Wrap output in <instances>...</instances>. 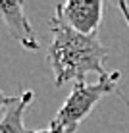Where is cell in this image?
Returning <instances> with one entry per match:
<instances>
[{
	"label": "cell",
	"mask_w": 129,
	"mask_h": 133,
	"mask_svg": "<svg viewBox=\"0 0 129 133\" xmlns=\"http://www.w3.org/2000/svg\"><path fill=\"white\" fill-rule=\"evenodd\" d=\"M52 41L46 50V60L54 73V85L60 87L67 81H83L87 73L106 75L108 48L96 35H81L73 31L64 19L54 14L50 21Z\"/></svg>",
	"instance_id": "1"
},
{
	"label": "cell",
	"mask_w": 129,
	"mask_h": 133,
	"mask_svg": "<svg viewBox=\"0 0 129 133\" xmlns=\"http://www.w3.org/2000/svg\"><path fill=\"white\" fill-rule=\"evenodd\" d=\"M118 81H119V71L106 73L96 83L77 81L73 85L71 93L67 95L66 102L62 104L54 120L50 122V125L62 133H75L81 122L93 112L96 104L104 97H110L118 91Z\"/></svg>",
	"instance_id": "2"
},
{
	"label": "cell",
	"mask_w": 129,
	"mask_h": 133,
	"mask_svg": "<svg viewBox=\"0 0 129 133\" xmlns=\"http://www.w3.org/2000/svg\"><path fill=\"white\" fill-rule=\"evenodd\" d=\"M102 8L100 0H70L64 4H56L54 14H58L73 31L81 35H96L102 21Z\"/></svg>",
	"instance_id": "3"
},
{
	"label": "cell",
	"mask_w": 129,
	"mask_h": 133,
	"mask_svg": "<svg viewBox=\"0 0 129 133\" xmlns=\"http://www.w3.org/2000/svg\"><path fill=\"white\" fill-rule=\"evenodd\" d=\"M0 23L4 25L6 33L16 39L27 50H37L39 41L35 37V31L29 23V17L25 14V4L21 0H0Z\"/></svg>",
	"instance_id": "4"
},
{
	"label": "cell",
	"mask_w": 129,
	"mask_h": 133,
	"mask_svg": "<svg viewBox=\"0 0 129 133\" xmlns=\"http://www.w3.org/2000/svg\"><path fill=\"white\" fill-rule=\"evenodd\" d=\"M31 102H33V91H21L16 102L4 110L0 118V133H31L23 122L25 110Z\"/></svg>",
	"instance_id": "5"
},
{
	"label": "cell",
	"mask_w": 129,
	"mask_h": 133,
	"mask_svg": "<svg viewBox=\"0 0 129 133\" xmlns=\"http://www.w3.org/2000/svg\"><path fill=\"white\" fill-rule=\"evenodd\" d=\"M16 98H17V97H10V95H6L2 89H0V110H2V108L6 110L8 106H10V104L16 102Z\"/></svg>",
	"instance_id": "6"
},
{
	"label": "cell",
	"mask_w": 129,
	"mask_h": 133,
	"mask_svg": "<svg viewBox=\"0 0 129 133\" xmlns=\"http://www.w3.org/2000/svg\"><path fill=\"white\" fill-rule=\"evenodd\" d=\"M118 8H119V10H121L123 17H125V21H127V27H129V6H127V2H123V0H119V2H118Z\"/></svg>",
	"instance_id": "7"
},
{
	"label": "cell",
	"mask_w": 129,
	"mask_h": 133,
	"mask_svg": "<svg viewBox=\"0 0 129 133\" xmlns=\"http://www.w3.org/2000/svg\"><path fill=\"white\" fill-rule=\"evenodd\" d=\"M31 133H62V131H58L56 127H46V129H39V131H31Z\"/></svg>",
	"instance_id": "8"
}]
</instances>
